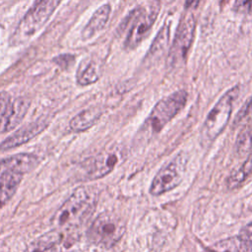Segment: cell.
<instances>
[{
  "mask_svg": "<svg viewBox=\"0 0 252 252\" xmlns=\"http://www.w3.org/2000/svg\"><path fill=\"white\" fill-rule=\"evenodd\" d=\"M97 194L94 187L81 186L58 208L51 219L54 228L71 230L81 226L95 209Z\"/></svg>",
  "mask_w": 252,
  "mask_h": 252,
  "instance_id": "obj_1",
  "label": "cell"
},
{
  "mask_svg": "<svg viewBox=\"0 0 252 252\" xmlns=\"http://www.w3.org/2000/svg\"><path fill=\"white\" fill-rule=\"evenodd\" d=\"M62 0H35L19 22L9 43L19 46L28 42L48 22Z\"/></svg>",
  "mask_w": 252,
  "mask_h": 252,
  "instance_id": "obj_2",
  "label": "cell"
},
{
  "mask_svg": "<svg viewBox=\"0 0 252 252\" xmlns=\"http://www.w3.org/2000/svg\"><path fill=\"white\" fill-rule=\"evenodd\" d=\"M239 91V86L230 88L208 113L201 128V141L204 145L213 143L224 130L231 115L233 101L238 96Z\"/></svg>",
  "mask_w": 252,
  "mask_h": 252,
  "instance_id": "obj_3",
  "label": "cell"
},
{
  "mask_svg": "<svg viewBox=\"0 0 252 252\" xmlns=\"http://www.w3.org/2000/svg\"><path fill=\"white\" fill-rule=\"evenodd\" d=\"M187 98V92L180 90L159 99L146 118L142 130L151 135L159 133L162 128L183 109Z\"/></svg>",
  "mask_w": 252,
  "mask_h": 252,
  "instance_id": "obj_4",
  "label": "cell"
},
{
  "mask_svg": "<svg viewBox=\"0 0 252 252\" xmlns=\"http://www.w3.org/2000/svg\"><path fill=\"white\" fill-rule=\"evenodd\" d=\"M158 14V8L148 10L145 7H137L121 22L119 29L128 28L124 46L126 49L136 48L149 34Z\"/></svg>",
  "mask_w": 252,
  "mask_h": 252,
  "instance_id": "obj_5",
  "label": "cell"
},
{
  "mask_svg": "<svg viewBox=\"0 0 252 252\" xmlns=\"http://www.w3.org/2000/svg\"><path fill=\"white\" fill-rule=\"evenodd\" d=\"M124 232L125 224L121 218L112 213H102L91 224L88 237L95 245L110 248L120 240Z\"/></svg>",
  "mask_w": 252,
  "mask_h": 252,
  "instance_id": "obj_6",
  "label": "cell"
},
{
  "mask_svg": "<svg viewBox=\"0 0 252 252\" xmlns=\"http://www.w3.org/2000/svg\"><path fill=\"white\" fill-rule=\"evenodd\" d=\"M195 29L196 20L194 15L187 14L180 20L174 39L169 48L168 61L171 66H175L186 59L194 39Z\"/></svg>",
  "mask_w": 252,
  "mask_h": 252,
  "instance_id": "obj_7",
  "label": "cell"
},
{
  "mask_svg": "<svg viewBox=\"0 0 252 252\" xmlns=\"http://www.w3.org/2000/svg\"><path fill=\"white\" fill-rule=\"evenodd\" d=\"M186 161L185 157L179 155L160 168L151 183V195L158 196L176 187L183 178Z\"/></svg>",
  "mask_w": 252,
  "mask_h": 252,
  "instance_id": "obj_8",
  "label": "cell"
},
{
  "mask_svg": "<svg viewBox=\"0 0 252 252\" xmlns=\"http://www.w3.org/2000/svg\"><path fill=\"white\" fill-rule=\"evenodd\" d=\"M122 158V150L120 148H113L86 159L82 163L85 178L94 180L108 174L121 161Z\"/></svg>",
  "mask_w": 252,
  "mask_h": 252,
  "instance_id": "obj_9",
  "label": "cell"
},
{
  "mask_svg": "<svg viewBox=\"0 0 252 252\" xmlns=\"http://www.w3.org/2000/svg\"><path fill=\"white\" fill-rule=\"evenodd\" d=\"M67 231L54 228L32 240L24 252H71L74 241Z\"/></svg>",
  "mask_w": 252,
  "mask_h": 252,
  "instance_id": "obj_10",
  "label": "cell"
},
{
  "mask_svg": "<svg viewBox=\"0 0 252 252\" xmlns=\"http://www.w3.org/2000/svg\"><path fill=\"white\" fill-rule=\"evenodd\" d=\"M47 126L48 124L45 121H35L21 127L1 142L0 151H8L30 142L43 132Z\"/></svg>",
  "mask_w": 252,
  "mask_h": 252,
  "instance_id": "obj_11",
  "label": "cell"
},
{
  "mask_svg": "<svg viewBox=\"0 0 252 252\" xmlns=\"http://www.w3.org/2000/svg\"><path fill=\"white\" fill-rule=\"evenodd\" d=\"M39 159L35 155L20 153L0 159V173L4 171H15L21 174L33 170L38 165Z\"/></svg>",
  "mask_w": 252,
  "mask_h": 252,
  "instance_id": "obj_12",
  "label": "cell"
},
{
  "mask_svg": "<svg viewBox=\"0 0 252 252\" xmlns=\"http://www.w3.org/2000/svg\"><path fill=\"white\" fill-rule=\"evenodd\" d=\"M111 12V7L109 4H103L97 8L93 16L91 17L88 24L82 31V38L89 39L99 32L106 26Z\"/></svg>",
  "mask_w": 252,
  "mask_h": 252,
  "instance_id": "obj_13",
  "label": "cell"
},
{
  "mask_svg": "<svg viewBox=\"0 0 252 252\" xmlns=\"http://www.w3.org/2000/svg\"><path fill=\"white\" fill-rule=\"evenodd\" d=\"M31 100L24 96H19L12 100L8 116L2 126V131L7 132L16 128L24 119L29 110Z\"/></svg>",
  "mask_w": 252,
  "mask_h": 252,
  "instance_id": "obj_14",
  "label": "cell"
},
{
  "mask_svg": "<svg viewBox=\"0 0 252 252\" xmlns=\"http://www.w3.org/2000/svg\"><path fill=\"white\" fill-rule=\"evenodd\" d=\"M23 175L15 171H4L0 174V209H2L16 193Z\"/></svg>",
  "mask_w": 252,
  "mask_h": 252,
  "instance_id": "obj_15",
  "label": "cell"
},
{
  "mask_svg": "<svg viewBox=\"0 0 252 252\" xmlns=\"http://www.w3.org/2000/svg\"><path fill=\"white\" fill-rule=\"evenodd\" d=\"M102 112L98 107H90L76 114L69 122L73 132H83L94 126L100 118Z\"/></svg>",
  "mask_w": 252,
  "mask_h": 252,
  "instance_id": "obj_16",
  "label": "cell"
},
{
  "mask_svg": "<svg viewBox=\"0 0 252 252\" xmlns=\"http://www.w3.org/2000/svg\"><path fill=\"white\" fill-rule=\"evenodd\" d=\"M99 79V66L94 59H86L80 64L76 80L80 86H88Z\"/></svg>",
  "mask_w": 252,
  "mask_h": 252,
  "instance_id": "obj_17",
  "label": "cell"
},
{
  "mask_svg": "<svg viewBox=\"0 0 252 252\" xmlns=\"http://www.w3.org/2000/svg\"><path fill=\"white\" fill-rule=\"evenodd\" d=\"M250 250L239 236L229 237L215 243L205 252H248Z\"/></svg>",
  "mask_w": 252,
  "mask_h": 252,
  "instance_id": "obj_18",
  "label": "cell"
},
{
  "mask_svg": "<svg viewBox=\"0 0 252 252\" xmlns=\"http://www.w3.org/2000/svg\"><path fill=\"white\" fill-rule=\"evenodd\" d=\"M235 149L241 156L252 155V121L246 123L240 130L236 138Z\"/></svg>",
  "mask_w": 252,
  "mask_h": 252,
  "instance_id": "obj_19",
  "label": "cell"
},
{
  "mask_svg": "<svg viewBox=\"0 0 252 252\" xmlns=\"http://www.w3.org/2000/svg\"><path fill=\"white\" fill-rule=\"evenodd\" d=\"M168 37H169V27L167 25H165L158 32L155 40L153 41V44L150 47L147 58L151 59V58L162 53L168 44Z\"/></svg>",
  "mask_w": 252,
  "mask_h": 252,
  "instance_id": "obj_20",
  "label": "cell"
},
{
  "mask_svg": "<svg viewBox=\"0 0 252 252\" xmlns=\"http://www.w3.org/2000/svg\"><path fill=\"white\" fill-rule=\"evenodd\" d=\"M252 172V155L246 159V161L238 168L235 172H233L228 178V186L230 188L238 186L241 182H243L247 176Z\"/></svg>",
  "mask_w": 252,
  "mask_h": 252,
  "instance_id": "obj_21",
  "label": "cell"
},
{
  "mask_svg": "<svg viewBox=\"0 0 252 252\" xmlns=\"http://www.w3.org/2000/svg\"><path fill=\"white\" fill-rule=\"evenodd\" d=\"M12 103V97L7 92L0 93V126H3Z\"/></svg>",
  "mask_w": 252,
  "mask_h": 252,
  "instance_id": "obj_22",
  "label": "cell"
},
{
  "mask_svg": "<svg viewBox=\"0 0 252 252\" xmlns=\"http://www.w3.org/2000/svg\"><path fill=\"white\" fill-rule=\"evenodd\" d=\"M252 115V95L250 96L249 100H247L242 107L238 110L237 114L234 117L233 120V124L234 126H238L240 125V123H242L243 121H245L248 117H250Z\"/></svg>",
  "mask_w": 252,
  "mask_h": 252,
  "instance_id": "obj_23",
  "label": "cell"
},
{
  "mask_svg": "<svg viewBox=\"0 0 252 252\" xmlns=\"http://www.w3.org/2000/svg\"><path fill=\"white\" fill-rule=\"evenodd\" d=\"M232 9L236 14L252 17V0H234Z\"/></svg>",
  "mask_w": 252,
  "mask_h": 252,
  "instance_id": "obj_24",
  "label": "cell"
},
{
  "mask_svg": "<svg viewBox=\"0 0 252 252\" xmlns=\"http://www.w3.org/2000/svg\"><path fill=\"white\" fill-rule=\"evenodd\" d=\"M238 236L249 249H252V222L244 225Z\"/></svg>",
  "mask_w": 252,
  "mask_h": 252,
  "instance_id": "obj_25",
  "label": "cell"
},
{
  "mask_svg": "<svg viewBox=\"0 0 252 252\" xmlns=\"http://www.w3.org/2000/svg\"><path fill=\"white\" fill-rule=\"evenodd\" d=\"M53 62L56 63L59 67L63 69H67L68 67L72 66L75 62L74 55L71 54H61L55 58H53Z\"/></svg>",
  "mask_w": 252,
  "mask_h": 252,
  "instance_id": "obj_26",
  "label": "cell"
},
{
  "mask_svg": "<svg viewBox=\"0 0 252 252\" xmlns=\"http://www.w3.org/2000/svg\"><path fill=\"white\" fill-rule=\"evenodd\" d=\"M201 0H185V8L186 9H193L198 6Z\"/></svg>",
  "mask_w": 252,
  "mask_h": 252,
  "instance_id": "obj_27",
  "label": "cell"
}]
</instances>
